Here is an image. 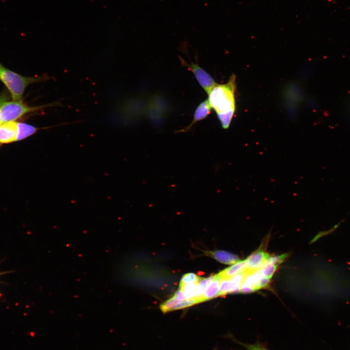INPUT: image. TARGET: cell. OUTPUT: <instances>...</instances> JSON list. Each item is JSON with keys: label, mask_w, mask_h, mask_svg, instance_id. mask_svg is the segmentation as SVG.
Listing matches in <instances>:
<instances>
[{"label": "cell", "mask_w": 350, "mask_h": 350, "mask_svg": "<svg viewBox=\"0 0 350 350\" xmlns=\"http://www.w3.org/2000/svg\"><path fill=\"white\" fill-rule=\"evenodd\" d=\"M49 77H26L14 72L0 64V80L4 84L15 101H20L26 88L31 84L45 81Z\"/></svg>", "instance_id": "7a4b0ae2"}, {"label": "cell", "mask_w": 350, "mask_h": 350, "mask_svg": "<svg viewBox=\"0 0 350 350\" xmlns=\"http://www.w3.org/2000/svg\"></svg>", "instance_id": "7402d4cb"}, {"label": "cell", "mask_w": 350, "mask_h": 350, "mask_svg": "<svg viewBox=\"0 0 350 350\" xmlns=\"http://www.w3.org/2000/svg\"><path fill=\"white\" fill-rule=\"evenodd\" d=\"M197 283L188 284L179 287L180 289L183 291L188 299L194 298L196 292Z\"/></svg>", "instance_id": "5bb4252c"}, {"label": "cell", "mask_w": 350, "mask_h": 350, "mask_svg": "<svg viewBox=\"0 0 350 350\" xmlns=\"http://www.w3.org/2000/svg\"><path fill=\"white\" fill-rule=\"evenodd\" d=\"M36 128L31 125L24 123H17V135L16 140L23 139L35 133Z\"/></svg>", "instance_id": "4fadbf2b"}, {"label": "cell", "mask_w": 350, "mask_h": 350, "mask_svg": "<svg viewBox=\"0 0 350 350\" xmlns=\"http://www.w3.org/2000/svg\"><path fill=\"white\" fill-rule=\"evenodd\" d=\"M235 76L233 74L225 84H217L208 94V101L217 115L234 113L235 110L234 92Z\"/></svg>", "instance_id": "6da1fadb"}, {"label": "cell", "mask_w": 350, "mask_h": 350, "mask_svg": "<svg viewBox=\"0 0 350 350\" xmlns=\"http://www.w3.org/2000/svg\"><path fill=\"white\" fill-rule=\"evenodd\" d=\"M270 281V279L262 277L259 282V288H264L268 286Z\"/></svg>", "instance_id": "ffe728a7"}, {"label": "cell", "mask_w": 350, "mask_h": 350, "mask_svg": "<svg viewBox=\"0 0 350 350\" xmlns=\"http://www.w3.org/2000/svg\"><path fill=\"white\" fill-rule=\"evenodd\" d=\"M220 281L217 274L215 279L209 284L206 289L202 298V302L211 299L219 296L220 294Z\"/></svg>", "instance_id": "7c38bea8"}, {"label": "cell", "mask_w": 350, "mask_h": 350, "mask_svg": "<svg viewBox=\"0 0 350 350\" xmlns=\"http://www.w3.org/2000/svg\"><path fill=\"white\" fill-rule=\"evenodd\" d=\"M235 342L245 348L246 350H268L264 346L259 342L255 344H246L237 340H235Z\"/></svg>", "instance_id": "e0dca14e"}, {"label": "cell", "mask_w": 350, "mask_h": 350, "mask_svg": "<svg viewBox=\"0 0 350 350\" xmlns=\"http://www.w3.org/2000/svg\"><path fill=\"white\" fill-rule=\"evenodd\" d=\"M201 278L199 277L195 274L193 273H189L184 275L181 279L179 287L182 286L193 283H197Z\"/></svg>", "instance_id": "2e32d148"}, {"label": "cell", "mask_w": 350, "mask_h": 350, "mask_svg": "<svg viewBox=\"0 0 350 350\" xmlns=\"http://www.w3.org/2000/svg\"><path fill=\"white\" fill-rule=\"evenodd\" d=\"M262 277L260 269L256 270L247 269L240 286V292L243 293H248L260 289L259 282Z\"/></svg>", "instance_id": "5b68a950"}, {"label": "cell", "mask_w": 350, "mask_h": 350, "mask_svg": "<svg viewBox=\"0 0 350 350\" xmlns=\"http://www.w3.org/2000/svg\"><path fill=\"white\" fill-rule=\"evenodd\" d=\"M278 265L271 263H265L261 269L260 272L263 277L270 279L277 268Z\"/></svg>", "instance_id": "9a60e30c"}, {"label": "cell", "mask_w": 350, "mask_h": 350, "mask_svg": "<svg viewBox=\"0 0 350 350\" xmlns=\"http://www.w3.org/2000/svg\"><path fill=\"white\" fill-rule=\"evenodd\" d=\"M197 304L192 298L186 300H177L171 298L160 304L159 308L163 313L183 309Z\"/></svg>", "instance_id": "8992f818"}, {"label": "cell", "mask_w": 350, "mask_h": 350, "mask_svg": "<svg viewBox=\"0 0 350 350\" xmlns=\"http://www.w3.org/2000/svg\"><path fill=\"white\" fill-rule=\"evenodd\" d=\"M268 254L260 249L252 253L245 260L246 268L249 270L261 269L265 264Z\"/></svg>", "instance_id": "52a82bcc"}, {"label": "cell", "mask_w": 350, "mask_h": 350, "mask_svg": "<svg viewBox=\"0 0 350 350\" xmlns=\"http://www.w3.org/2000/svg\"><path fill=\"white\" fill-rule=\"evenodd\" d=\"M246 269L245 260H240L231 266L221 271L217 275L220 279H230L236 275L244 273Z\"/></svg>", "instance_id": "30bf717a"}, {"label": "cell", "mask_w": 350, "mask_h": 350, "mask_svg": "<svg viewBox=\"0 0 350 350\" xmlns=\"http://www.w3.org/2000/svg\"><path fill=\"white\" fill-rule=\"evenodd\" d=\"M210 254L217 261L226 264L232 265L240 261L237 255L226 251L216 250Z\"/></svg>", "instance_id": "8fae6325"}, {"label": "cell", "mask_w": 350, "mask_h": 350, "mask_svg": "<svg viewBox=\"0 0 350 350\" xmlns=\"http://www.w3.org/2000/svg\"><path fill=\"white\" fill-rule=\"evenodd\" d=\"M287 257V254H283L279 256L270 257L268 256L266 260L265 263H271L275 265H278L282 262Z\"/></svg>", "instance_id": "ac0fdd59"}, {"label": "cell", "mask_w": 350, "mask_h": 350, "mask_svg": "<svg viewBox=\"0 0 350 350\" xmlns=\"http://www.w3.org/2000/svg\"><path fill=\"white\" fill-rule=\"evenodd\" d=\"M211 109V107L208 100L201 103L195 110L193 118L191 123L186 128L180 130L179 132H185L190 130L196 122L206 118L210 114Z\"/></svg>", "instance_id": "9c48e42d"}, {"label": "cell", "mask_w": 350, "mask_h": 350, "mask_svg": "<svg viewBox=\"0 0 350 350\" xmlns=\"http://www.w3.org/2000/svg\"><path fill=\"white\" fill-rule=\"evenodd\" d=\"M172 298L179 300L188 299L183 291L180 289L175 293Z\"/></svg>", "instance_id": "d6986e66"}, {"label": "cell", "mask_w": 350, "mask_h": 350, "mask_svg": "<svg viewBox=\"0 0 350 350\" xmlns=\"http://www.w3.org/2000/svg\"><path fill=\"white\" fill-rule=\"evenodd\" d=\"M7 99V97L6 95H0V106L4 102H6Z\"/></svg>", "instance_id": "44dd1931"}, {"label": "cell", "mask_w": 350, "mask_h": 350, "mask_svg": "<svg viewBox=\"0 0 350 350\" xmlns=\"http://www.w3.org/2000/svg\"><path fill=\"white\" fill-rule=\"evenodd\" d=\"M17 123L10 122L0 125V143H9L16 140Z\"/></svg>", "instance_id": "ba28073f"}, {"label": "cell", "mask_w": 350, "mask_h": 350, "mask_svg": "<svg viewBox=\"0 0 350 350\" xmlns=\"http://www.w3.org/2000/svg\"><path fill=\"white\" fill-rule=\"evenodd\" d=\"M180 60L182 64L193 73L199 85L208 94L217 84L212 77L198 65L197 63L194 64L192 62L191 64H188L181 58Z\"/></svg>", "instance_id": "277c9868"}, {"label": "cell", "mask_w": 350, "mask_h": 350, "mask_svg": "<svg viewBox=\"0 0 350 350\" xmlns=\"http://www.w3.org/2000/svg\"><path fill=\"white\" fill-rule=\"evenodd\" d=\"M54 105H55V104L38 107H31L24 104L21 101H6L0 106V124L12 122L28 113Z\"/></svg>", "instance_id": "3957f363"}]
</instances>
